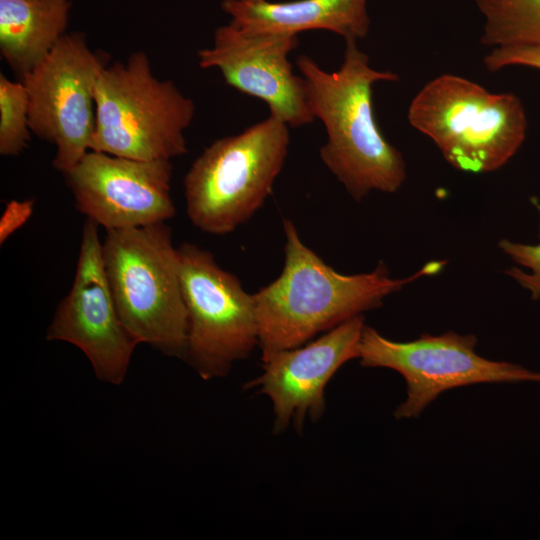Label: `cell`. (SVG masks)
I'll return each mask as SVG.
<instances>
[{"instance_id": "cell-5", "label": "cell", "mask_w": 540, "mask_h": 540, "mask_svg": "<svg viewBox=\"0 0 540 540\" xmlns=\"http://www.w3.org/2000/svg\"><path fill=\"white\" fill-rule=\"evenodd\" d=\"M407 118L453 168L471 173L505 165L524 142L528 126L517 95L492 93L452 74L426 83L412 100Z\"/></svg>"}, {"instance_id": "cell-4", "label": "cell", "mask_w": 540, "mask_h": 540, "mask_svg": "<svg viewBox=\"0 0 540 540\" xmlns=\"http://www.w3.org/2000/svg\"><path fill=\"white\" fill-rule=\"evenodd\" d=\"M90 150L135 160H171L187 152L184 135L195 105L152 72L143 51L105 66L94 87Z\"/></svg>"}, {"instance_id": "cell-2", "label": "cell", "mask_w": 540, "mask_h": 540, "mask_svg": "<svg viewBox=\"0 0 540 540\" xmlns=\"http://www.w3.org/2000/svg\"><path fill=\"white\" fill-rule=\"evenodd\" d=\"M356 42L345 41L343 63L334 72L307 55L298 56L296 65L306 82L312 114L326 129L320 158L348 194L361 201L374 190L396 192L406 179V164L382 134L372 105L373 84L399 76L373 69Z\"/></svg>"}, {"instance_id": "cell-11", "label": "cell", "mask_w": 540, "mask_h": 540, "mask_svg": "<svg viewBox=\"0 0 540 540\" xmlns=\"http://www.w3.org/2000/svg\"><path fill=\"white\" fill-rule=\"evenodd\" d=\"M171 160L88 151L63 175L79 212L105 230L166 222L175 215Z\"/></svg>"}, {"instance_id": "cell-10", "label": "cell", "mask_w": 540, "mask_h": 540, "mask_svg": "<svg viewBox=\"0 0 540 540\" xmlns=\"http://www.w3.org/2000/svg\"><path fill=\"white\" fill-rule=\"evenodd\" d=\"M99 225L86 219L74 280L46 332L79 348L101 381L120 385L138 345L125 328L107 280Z\"/></svg>"}, {"instance_id": "cell-16", "label": "cell", "mask_w": 540, "mask_h": 540, "mask_svg": "<svg viewBox=\"0 0 540 540\" xmlns=\"http://www.w3.org/2000/svg\"><path fill=\"white\" fill-rule=\"evenodd\" d=\"M486 46L540 45V0H475Z\"/></svg>"}, {"instance_id": "cell-15", "label": "cell", "mask_w": 540, "mask_h": 540, "mask_svg": "<svg viewBox=\"0 0 540 540\" xmlns=\"http://www.w3.org/2000/svg\"><path fill=\"white\" fill-rule=\"evenodd\" d=\"M71 0H0V53L23 79L66 34Z\"/></svg>"}, {"instance_id": "cell-17", "label": "cell", "mask_w": 540, "mask_h": 540, "mask_svg": "<svg viewBox=\"0 0 540 540\" xmlns=\"http://www.w3.org/2000/svg\"><path fill=\"white\" fill-rule=\"evenodd\" d=\"M29 101L22 81L14 82L0 74V154H21L31 139Z\"/></svg>"}, {"instance_id": "cell-18", "label": "cell", "mask_w": 540, "mask_h": 540, "mask_svg": "<svg viewBox=\"0 0 540 540\" xmlns=\"http://www.w3.org/2000/svg\"><path fill=\"white\" fill-rule=\"evenodd\" d=\"M538 237L540 238V226ZM498 247L508 255L514 262L530 270L529 273L512 267L505 270V273L512 277L523 288L527 289L532 299L540 298V243L528 245L512 242L508 239H501Z\"/></svg>"}, {"instance_id": "cell-19", "label": "cell", "mask_w": 540, "mask_h": 540, "mask_svg": "<svg viewBox=\"0 0 540 540\" xmlns=\"http://www.w3.org/2000/svg\"><path fill=\"white\" fill-rule=\"evenodd\" d=\"M483 63L491 72L516 65L540 70V45L497 46L483 58Z\"/></svg>"}, {"instance_id": "cell-8", "label": "cell", "mask_w": 540, "mask_h": 540, "mask_svg": "<svg viewBox=\"0 0 540 540\" xmlns=\"http://www.w3.org/2000/svg\"><path fill=\"white\" fill-rule=\"evenodd\" d=\"M477 338L448 331L422 334L408 342L390 340L365 325L359 350L363 367L397 371L406 382L407 397L395 409L397 419L418 417L444 391L479 383L540 382V373L520 365L493 361L475 351Z\"/></svg>"}, {"instance_id": "cell-1", "label": "cell", "mask_w": 540, "mask_h": 540, "mask_svg": "<svg viewBox=\"0 0 540 540\" xmlns=\"http://www.w3.org/2000/svg\"><path fill=\"white\" fill-rule=\"evenodd\" d=\"M283 232L282 271L254 293L262 362L380 307L388 295L419 278L438 273L447 263L430 261L405 278L390 277L382 261L370 272L346 275L310 249L291 220H283Z\"/></svg>"}, {"instance_id": "cell-7", "label": "cell", "mask_w": 540, "mask_h": 540, "mask_svg": "<svg viewBox=\"0 0 540 540\" xmlns=\"http://www.w3.org/2000/svg\"><path fill=\"white\" fill-rule=\"evenodd\" d=\"M178 252L188 319L184 360L203 380L224 377L258 347L254 294L210 251L185 242Z\"/></svg>"}, {"instance_id": "cell-3", "label": "cell", "mask_w": 540, "mask_h": 540, "mask_svg": "<svg viewBox=\"0 0 540 540\" xmlns=\"http://www.w3.org/2000/svg\"><path fill=\"white\" fill-rule=\"evenodd\" d=\"M107 280L119 316L140 344L184 359L188 319L178 247L165 223L106 230Z\"/></svg>"}, {"instance_id": "cell-12", "label": "cell", "mask_w": 540, "mask_h": 540, "mask_svg": "<svg viewBox=\"0 0 540 540\" xmlns=\"http://www.w3.org/2000/svg\"><path fill=\"white\" fill-rule=\"evenodd\" d=\"M298 43L295 34L249 31L230 22L215 30L212 47L197 52L198 65L219 70L227 85L265 102L288 126L300 127L315 118L306 82L288 59Z\"/></svg>"}, {"instance_id": "cell-14", "label": "cell", "mask_w": 540, "mask_h": 540, "mask_svg": "<svg viewBox=\"0 0 540 540\" xmlns=\"http://www.w3.org/2000/svg\"><path fill=\"white\" fill-rule=\"evenodd\" d=\"M368 0H223L221 9L236 26L256 32L298 35L327 30L345 41L365 38L370 29Z\"/></svg>"}, {"instance_id": "cell-13", "label": "cell", "mask_w": 540, "mask_h": 540, "mask_svg": "<svg viewBox=\"0 0 540 540\" xmlns=\"http://www.w3.org/2000/svg\"><path fill=\"white\" fill-rule=\"evenodd\" d=\"M364 316L353 317L315 340L280 351L263 361V371L245 384L258 389L273 406V431H302L307 418L316 421L326 409L325 388L346 362L359 358Z\"/></svg>"}, {"instance_id": "cell-6", "label": "cell", "mask_w": 540, "mask_h": 540, "mask_svg": "<svg viewBox=\"0 0 540 540\" xmlns=\"http://www.w3.org/2000/svg\"><path fill=\"white\" fill-rule=\"evenodd\" d=\"M288 127L269 113L263 121L203 150L184 178L186 212L196 228L225 235L263 206L287 157Z\"/></svg>"}, {"instance_id": "cell-9", "label": "cell", "mask_w": 540, "mask_h": 540, "mask_svg": "<svg viewBox=\"0 0 540 540\" xmlns=\"http://www.w3.org/2000/svg\"><path fill=\"white\" fill-rule=\"evenodd\" d=\"M109 56L92 51L83 33H66L21 81L33 134L56 146L53 167L64 174L90 151L95 127L94 87Z\"/></svg>"}]
</instances>
